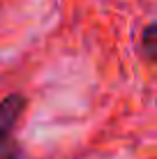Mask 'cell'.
<instances>
[{"instance_id":"obj_2","label":"cell","mask_w":157,"mask_h":159,"mask_svg":"<svg viewBox=\"0 0 157 159\" xmlns=\"http://www.w3.org/2000/svg\"><path fill=\"white\" fill-rule=\"evenodd\" d=\"M155 32H157V25L148 23L143 28V35H141V51L148 60L157 58V37H155Z\"/></svg>"},{"instance_id":"obj_1","label":"cell","mask_w":157,"mask_h":159,"mask_svg":"<svg viewBox=\"0 0 157 159\" xmlns=\"http://www.w3.org/2000/svg\"><path fill=\"white\" fill-rule=\"evenodd\" d=\"M25 108V97L7 95L0 102V159H23L21 145L16 141V125Z\"/></svg>"}]
</instances>
